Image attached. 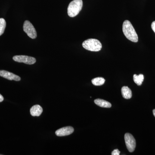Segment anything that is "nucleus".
<instances>
[{
	"label": "nucleus",
	"instance_id": "f257e3e1",
	"mask_svg": "<svg viewBox=\"0 0 155 155\" xmlns=\"http://www.w3.org/2000/svg\"><path fill=\"white\" fill-rule=\"evenodd\" d=\"M122 31L126 38L134 42H137L138 41V35L135 29L128 20H125L122 25Z\"/></svg>",
	"mask_w": 155,
	"mask_h": 155
},
{
	"label": "nucleus",
	"instance_id": "f03ea898",
	"mask_svg": "<svg viewBox=\"0 0 155 155\" xmlns=\"http://www.w3.org/2000/svg\"><path fill=\"white\" fill-rule=\"evenodd\" d=\"M83 6V2L82 0H73L70 3L67 12L69 17H74L77 16L81 11Z\"/></svg>",
	"mask_w": 155,
	"mask_h": 155
},
{
	"label": "nucleus",
	"instance_id": "7ed1b4c3",
	"mask_svg": "<svg viewBox=\"0 0 155 155\" xmlns=\"http://www.w3.org/2000/svg\"><path fill=\"white\" fill-rule=\"evenodd\" d=\"M82 46L87 50L95 52L101 51L102 47L101 43L98 40L93 38L88 39L84 41Z\"/></svg>",
	"mask_w": 155,
	"mask_h": 155
},
{
	"label": "nucleus",
	"instance_id": "20e7f679",
	"mask_svg": "<svg viewBox=\"0 0 155 155\" xmlns=\"http://www.w3.org/2000/svg\"><path fill=\"white\" fill-rule=\"evenodd\" d=\"M23 29L30 38L35 39L37 37L36 31L33 25L29 21L26 20L23 24Z\"/></svg>",
	"mask_w": 155,
	"mask_h": 155
},
{
	"label": "nucleus",
	"instance_id": "39448f33",
	"mask_svg": "<svg viewBox=\"0 0 155 155\" xmlns=\"http://www.w3.org/2000/svg\"><path fill=\"white\" fill-rule=\"evenodd\" d=\"M125 140L127 150L131 153L134 151L136 144L135 139L133 135L128 133L125 134Z\"/></svg>",
	"mask_w": 155,
	"mask_h": 155
},
{
	"label": "nucleus",
	"instance_id": "423d86ee",
	"mask_svg": "<svg viewBox=\"0 0 155 155\" xmlns=\"http://www.w3.org/2000/svg\"><path fill=\"white\" fill-rule=\"evenodd\" d=\"M14 61L19 63H23L28 65L35 64L36 60L33 57L25 55L15 56L13 58Z\"/></svg>",
	"mask_w": 155,
	"mask_h": 155
},
{
	"label": "nucleus",
	"instance_id": "0eeeda50",
	"mask_svg": "<svg viewBox=\"0 0 155 155\" xmlns=\"http://www.w3.org/2000/svg\"><path fill=\"white\" fill-rule=\"evenodd\" d=\"M74 129L73 127L71 126H67L62 127L56 130L55 134L56 135L59 137L65 136L70 135L74 132Z\"/></svg>",
	"mask_w": 155,
	"mask_h": 155
},
{
	"label": "nucleus",
	"instance_id": "6e6552de",
	"mask_svg": "<svg viewBox=\"0 0 155 155\" xmlns=\"http://www.w3.org/2000/svg\"><path fill=\"white\" fill-rule=\"evenodd\" d=\"M0 76L9 80L19 81L21 80V78L19 76L5 70H0Z\"/></svg>",
	"mask_w": 155,
	"mask_h": 155
},
{
	"label": "nucleus",
	"instance_id": "1a4fd4ad",
	"mask_svg": "<svg viewBox=\"0 0 155 155\" xmlns=\"http://www.w3.org/2000/svg\"><path fill=\"white\" fill-rule=\"evenodd\" d=\"M30 114L33 116H39L43 112L42 108L39 105H35L30 109Z\"/></svg>",
	"mask_w": 155,
	"mask_h": 155
},
{
	"label": "nucleus",
	"instance_id": "9d476101",
	"mask_svg": "<svg viewBox=\"0 0 155 155\" xmlns=\"http://www.w3.org/2000/svg\"><path fill=\"white\" fill-rule=\"evenodd\" d=\"M122 96L124 98L129 99L132 97V91L129 87L127 86H124L121 89Z\"/></svg>",
	"mask_w": 155,
	"mask_h": 155
},
{
	"label": "nucleus",
	"instance_id": "9b49d317",
	"mask_svg": "<svg viewBox=\"0 0 155 155\" xmlns=\"http://www.w3.org/2000/svg\"><path fill=\"white\" fill-rule=\"evenodd\" d=\"M95 104L103 108H110L112 107V105L110 102L105 101L104 100L97 99L94 101Z\"/></svg>",
	"mask_w": 155,
	"mask_h": 155
},
{
	"label": "nucleus",
	"instance_id": "f8f14e48",
	"mask_svg": "<svg viewBox=\"0 0 155 155\" xmlns=\"http://www.w3.org/2000/svg\"><path fill=\"white\" fill-rule=\"evenodd\" d=\"M133 79L134 82L138 86H140L144 80V76L143 74L139 75L134 74L133 76Z\"/></svg>",
	"mask_w": 155,
	"mask_h": 155
},
{
	"label": "nucleus",
	"instance_id": "ddd939ff",
	"mask_svg": "<svg viewBox=\"0 0 155 155\" xmlns=\"http://www.w3.org/2000/svg\"><path fill=\"white\" fill-rule=\"evenodd\" d=\"M105 80L102 77H97L92 80V83L95 86H101L104 83Z\"/></svg>",
	"mask_w": 155,
	"mask_h": 155
},
{
	"label": "nucleus",
	"instance_id": "4468645a",
	"mask_svg": "<svg viewBox=\"0 0 155 155\" xmlns=\"http://www.w3.org/2000/svg\"><path fill=\"white\" fill-rule=\"evenodd\" d=\"M6 26L5 20L3 18H0V36L4 33Z\"/></svg>",
	"mask_w": 155,
	"mask_h": 155
},
{
	"label": "nucleus",
	"instance_id": "2eb2a0df",
	"mask_svg": "<svg viewBox=\"0 0 155 155\" xmlns=\"http://www.w3.org/2000/svg\"><path fill=\"white\" fill-rule=\"evenodd\" d=\"M120 152L119 151V150L115 149L112 152L111 155H119L120 154Z\"/></svg>",
	"mask_w": 155,
	"mask_h": 155
},
{
	"label": "nucleus",
	"instance_id": "dca6fc26",
	"mask_svg": "<svg viewBox=\"0 0 155 155\" xmlns=\"http://www.w3.org/2000/svg\"><path fill=\"white\" fill-rule=\"evenodd\" d=\"M151 28L155 33V21L152 22L151 24Z\"/></svg>",
	"mask_w": 155,
	"mask_h": 155
},
{
	"label": "nucleus",
	"instance_id": "f3484780",
	"mask_svg": "<svg viewBox=\"0 0 155 155\" xmlns=\"http://www.w3.org/2000/svg\"><path fill=\"white\" fill-rule=\"evenodd\" d=\"M4 97L2 96V95L0 94V102H2L3 101H4Z\"/></svg>",
	"mask_w": 155,
	"mask_h": 155
},
{
	"label": "nucleus",
	"instance_id": "a211bd4d",
	"mask_svg": "<svg viewBox=\"0 0 155 155\" xmlns=\"http://www.w3.org/2000/svg\"><path fill=\"white\" fill-rule=\"evenodd\" d=\"M153 114L154 116H155V109L154 110H153Z\"/></svg>",
	"mask_w": 155,
	"mask_h": 155
}]
</instances>
